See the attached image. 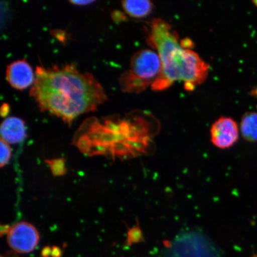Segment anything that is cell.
<instances>
[{"label": "cell", "instance_id": "obj_1", "mask_svg": "<svg viewBox=\"0 0 257 257\" xmlns=\"http://www.w3.org/2000/svg\"><path fill=\"white\" fill-rule=\"evenodd\" d=\"M30 95L43 111L68 124L79 115L94 111L107 99L103 87L91 73L73 64L38 66Z\"/></svg>", "mask_w": 257, "mask_h": 257}, {"label": "cell", "instance_id": "obj_2", "mask_svg": "<svg viewBox=\"0 0 257 257\" xmlns=\"http://www.w3.org/2000/svg\"><path fill=\"white\" fill-rule=\"evenodd\" d=\"M158 130L153 117L141 115L96 119L83 124L75 143L80 152L89 155L128 159L152 152Z\"/></svg>", "mask_w": 257, "mask_h": 257}, {"label": "cell", "instance_id": "obj_3", "mask_svg": "<svg viewBox=\"0 0 257 257\" xmlns=\"http://www.w3.org/2000/svg\"><path fill=\"white\" fill-rule=\"evenodd\" d=\"M179 38L163 19H154L150 24L148 43L157 51L162 63L160 75L151 87L153 91H165L177 81L184 83L186 91H194L207 78L209 64L191 48L183 46Z\"/></svg>", "mask_w": 257, "mask_h": 257}, {"label": "cell", "instance_id": "obj_4", "mask_svg": "<svg viewBox=\"0 0 257 257\" xmlns=\"http://www.w3.org/2000/svg\"><path fill=\"white\" fill-rule=\"evenodd\" d=\"M162 63L158 53L151 49L137 51L132 57L130 68L120 76L121 91L140 94L150 87L160 75Z\"/></svg>", "mask_w": 257, "mask_h": 257}, {"label": "cell", "instance_id": "obj_5", "mask_svg": "<svg viewBox=\"0 0 257 257\" xmlns=\"http://www.w3.org/2000/svg\"><path fill=\"white\" fill-rule=\"evenodd\" d=\"M167 248L169 257H219L214 243L198 230L179 234Z\"/></svg>", "mask_w": 257, "mask_h": 257}, {"label": "cell", "instance_id": "obj_6", "mask_svg": "<svg viewBox=\"0 0 257 257\" xmlns=\"http://www.w3.org/2000/svg\"><path fill=\"white\" fill-rule=\"evenodd\" d=\"M7 240L9 246L15 252L27 253L36 248L40 235L33 225L21 221L11 227L7 234Z\"/></svg>", "mask_w": 257, "mask_h": 257}, {"label": "cell", "instance_id": "obj_7", "mask_svg": "<svg viewBox=\"0 0 257 257\" xmlns=\"http://www.w3.org/2000/svg\"><path fill=\"white\" fill-rule=\"evenodd\" d=\"M239 131L236 122L233 118L221 117L212 125L210 130L211 141L218 149H228L239 139Z\"/></svg>", "mask_w": 257, "mask_h": 257}, {"label": "cell", "instance_id": "obj_8", "mask_svg": "<svg viewBox=\"0 0 257 257\" xmlns=\"http://www.w3.org/2000/svg\"><path fill=\"white\" fill-rule=\"evenodd\" d=\"M35 76L30 64L25 60L15 61L8 66L6 79L12 87L24 90L34 84Z\"/></svg>", "mask_w": 257, "mask_h": 257}, {"label": "cell", "instance_id": "obj_9", "mask_svg": "<svg viewBox=\"0 0 257 257\" xmlns=\"http://www.w3.org/2000/svg\"><path fill=\"white\" fill-rule=\"evenodd\" d=\"M1 139L9 144H18L22 142L27 137L25 122L17 117L5 118L2 123Z\"/></svg>", "mask_w": 257, "mask_h": 257}, {"label": "cell", "instance_id": "obj_10", "mask_svg": "<svg viewBox=\"0 0 257 257\" xmlns=\"http://www.w3.org/2000/svg\"><path fill=\"white\" fill-rule=\"evenodd\" d=\"M121 6L128 16L137 19L147 17L154 9L153 3L149 0H126L121 2Z\"/></svg>", "mask_w": 257, "mask_h": 257}, {"label": "cell", "instance_id": "obj_11", "mask_svg": "<svg viewBox=\"0 0 257 257\" xmlns=\"http://www.w3.org/2000/svg\"><path fill=\"white\" fill-rule=\"evenodd\" d=\"M240 130L244 139L249 142H257V112H247L240 121Z\"/></svg>", "mask_w": 257, "mask_h": 257}, {"label": "cell", "instance_id": "obj_12", "mask_svg": "<svg viewBox=\"0 0 257 257\" xmlns=\"http://www.w3.org/2000/svg\"><path fill=\"white\" fill-rule=\"evenodd\" d=\"M47 163L54 175H63L66 172L63 159L48 160Z\"/></svg>", "mask_w": 257, "mask_h": 257}, {"label": "cell", "instance_id": "obj_13", "mask_svg": "<svg viewBox=\"0 0 257 257\" xmlns=\"http://www.w3.org/2000/svg\"><path fill=\"white\" fill-rule=\"evenodd\" d=\"M1 159H0V166L2 168L6 166L11 159L12 151L9 144L1 139Z\"/></svg>", "mask_w": 257, "mask_h": 257}, {"label": "cell", "instance_id": "obj_14", "mask_svg": "<svg viewBox=\"0 0 257 257\" xmlns=\"http://www.w3.org/2000/svg\"><path fill=\"white\" fill-rule=\"evenodd\" d=\"M141 232L139 228L134 227L133 229L130 230L128 234V243L136 242V241H139L141 239Z\"/></svg>", "mask_w": 257, "mask_h": 257}, {"label": "cell", "instance_id": "obj_15", "mask_svg": "<svg viewBox=\"0 0 257 257\" xmlns=\"http://www.w3.org/2000/svg\"><path fill=\"white\" fill-rule=\"evenodd\" d=\"M72 4L74 5L77 6H86L89 4H91V3H94V1H89V0H82V1H70Z\"/></svg>", "mask_w": 257, "mask_h": 257}, {"label": "cell", "instance_id": "obj_16", "mask_svg": "<svg viewBox=\"0 0 257 257\" xmlns=\"http://www.w3.org/2000/svg\"><path fill=\"white\" fill-rule=\"evenodd\" d=\"M51 255L53 257H60L61 255V250L58 247H53L51 249Z\"/></svg>", "mask_w": 257, "mask_h": 257}, {"label": "cell", "instance_id": "obj_17", "mask_svg": "<svg viewBox=\"0 0 257 257\" xmlns=\"http://www.w3.org/2000/svg\"><path fill=\"white\" fill-rule=\"evenodd\" d=\"M9 106L8 104H3L1 108V114L2 116L5 117L9 112Z\"/></svg>", "mask_w": 257, "mask_h": 257}, {"label": "cell", "instance_id": "obj_18", "mask_svg": "<svg viewBox=\"0 0 257 257\" xmlns=\"http://www.w3.org/2000/svg\"><path fill=\"white\" fill-rule=\"evenodd\" d=\"M42 254H43V257L49 256L51 254V250L49 247H46V248H44L43 251H42Z\"/></svg>", "mask_w": 257, "mask_h": 257}, {"label": "cell", "instance_id": "obj_19", "mask_svg": "<svg viewBox=\"0 0 257 257\" xmlns=\"http://www.w3.org/2000/svg\"><path fill=\"white\" fill-rule=\"evenodd\" d=\"M252 3H253V5H254L257 8V0H255V1H253Z\"/></svg>", "mask_w": 257, "mask_h": 257}, {"label": "cell", "instance_id": "obj_20", "mask_svg": "<svg viewBox=\"0 0 257 257\" xmlns=\"http://www.w3.org/2000/svg\"><path fill=\"white\" fill-rule=\"evenodd\" d=\"M252 257H257V254L253 255Z\"/></svg>", "mask_w": 257, "mask_h": 257}]
</instances>
